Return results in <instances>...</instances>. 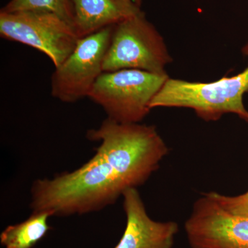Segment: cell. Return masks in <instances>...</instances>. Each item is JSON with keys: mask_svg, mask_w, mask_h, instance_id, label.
Returning a JSON list of instances; mask_svg holds the SVG:
<instances>
[{"mask_svg": "<svg viewBox=\"0 0 248 248\" xmlns=\"http://www.w3.org/2000/svg\"><path fill=\"white\" fill-rule=\"evenodd\" d=\"M0 11L6 13L22 11L53 13L73 27V13L71 0H11Z\"/></svg>", "mask_w": 248, "mask_h": 248, "instance_id": "obj_12", "label": "cell"}, {"mask_svg": "<svg viewBox=\"0 0 248 248\" xmlns=\"http://www.w3.org/2000/svg\"><path fill=\"white\" fill-rule=\"evenodd\" d=\"M122 197L126 226L115 248H172L177 223L152 219L137 187L127 189Z\"/></svg>", "mask_w": 248, "mask_h": 248, "instance_id": "obj_9", "label": "cell"}, {"mask_svg": "<svg viewBox=\"0 0 248 248\" xmlns=\"http://www.w3.org/2000/svg\"><path fill=\"white\" fill-rule=\"evenodd\" d=\"M73 27L79 38L117 25L141 12L134 0H71Z\"/></svg>", "mask_w": 248, "mask_h": 248, "instance_id": "obj_10", "label": "cell"}, {"mask_svg": "<svg viewBox=\"0 0 248 248\" xmlns=\"http://www.w3.org/2000/svg\"><path fill=\"white\" fill-rule=\"evenodd\" d=\"M86 136L100 142L96 152L110 161L128 187L146 182L169 151L154 125L119 123L107 118Z\"/></svg>", "mask_w": 248, "mask_h": 248, "instance_id": "obj_2", "label": "cell"}, {"mask_svg": "<svg viewBox=\"0 0 248 248\" xmlns=\"http://www.w3.org/2000/svg\"><path fill=\"white\" fill-rule=\"evenodd\" d=\"M242 53L248 57V43ZM247 93L248 66L236 76L223 77L211 82L169 78L153 98L150 108L151 110L156 108L192 109L205 122H216L226 114H235L248 122V111L243 102Z\"/></svg>", "mask_w": 248, "mask_h": 248, "instance_id": "obj_3", "label": "cell"}, {"mask_svg": "<svg viewBox=\"0 0 248 248\" xmlns=\"http://www.w3.org/2000/svg\"><path fill=\"white\" fill-rule=\"evenodd\" d=\"M185 231L192 248H248V217L230 213L210 192L196 201Z\"/></svg>", "mask_w": 248, "mask_h": 248, "instance_id": "obj_8", "label": "cell"}, {"mask_svg": "<svg viewBox=\"0 0 248 248\" xmlns=\"http://www.w3.org/2000/svg\"><path fill=\"white\" fill-rule=\"evenodd\" d=\"M51 217L50 212H32L25 221L5 228L0 234L1 244L5 248H33L50 229Z\"/></svg>", "mask_w": 248, "mask_h": 248, "instance_id": "obj_11", "label": "cell"}, {"mask_svg": "<svg viewBox=\"0 0 248 248\" xmlns=\"http://www.w3.org/2000/svg\"><path fill=\"white\" fill-rule=\"evenodd\" d=\"M172 62L164 37L143 11L114 26L103 72L136 69L167 74Z\"/></svg>", "mask_w": 248, "mask_h": 248, "instance_id": "obj_5", "label": "cell"}, {"mask_svg": "<svg viewBox=\"0 0 248 248\" xmlns=\"http://www.w3.org/2000/svg\"><path fill=\"white\" fill-rule=\"evenodd\" d=\"M128 188L110 161L96 152L76 170L36 180L31 187V208L53 216L84 215L115 203Z\"/></svg>", "mask_w": 248, "mask_h": 248, "instance_id": "obj_1", "label": "cell"}, {"mask_svg": "<svg viewBox=\"0 0 248 248\" xmlns=\"http://www.w3.org/2000/svg\"><path fill=\"white\" fill-rule=\"evenodd\" d=\"M0 36L45 54L55 68L71 55L79 39L71 24L46 11H0Z\"/></svg>", "mask_w": 248, "mask_h": 248, "instance_id": "obj_6", "label": "cell"}, {"mask_svg": "<svg viewBox=\"0 0 248 248\" xmlns=\"http://www.w3.org/2000/svg\"><path fill=\"white\" fill-rule=\"evenodd\" d=\"M114 26L79 39L76 48L51 77V94L64 103L89 97L102 74L103 63L110 45Z\"/></svg>", "mask_w": 248, "mask_h": 248, "instance_id": "obj_7", "label": "cell"}, {"mask_svg": "<svg viewBox=\"0 0 248 248\" xmlns=\"http://www.w3.org/2000/svg\"><path fill=\"white\" fill-rule=\"evenodd\" d=\"M170 77L136 69L104 72L89 97L108 118L119 123H140L151 110L150 104Z\"/></svg>", "mask_w": 248, "mask_h": 248, "instance_id": "obj_4", "label": "cell"}, {"mask_svg": "<svg viewBox=\"0 0 248 248\" xmlns=\"http://www.w3.org/2000/svg\"><path fill=\"white\" fill-rule=\"evenodd\" d=\"M223 208L238 216L248 217V190L237 196H226L215 192H210Z\"/></svg>", "mask_w": 248, "mask_h": 248, "instance_id": "obj_13", "label": "cell"}, {"mask_svg": "<svg viewBox=\"0 0 248 248\" xmlns=\"http://www.w3.org/2000/svg\"><path fill=\"white\" fill-rule=\"evenodd\" d=\"M134 1H135V2L136 3V4L138 5V6H140V7H141L143 0H134Z\"/></svg>", "mask_w": 248, "mask_h": 248, "instance_id": "obj_14", "label": "cell"}]
</instances>
